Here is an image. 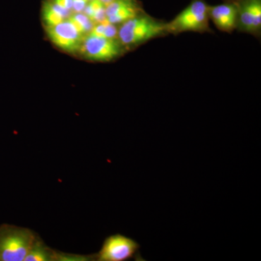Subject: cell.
Listing matches in <instances>:
<instances>
[{
    "instance_id": "6da1fadb",
    "label": "cell",
    "mask_w": 261,
    "mask_h": 261,
    "mask_svg": "<svg viewBox=\"0 0 261 261\" xmlns=\"http://www.w3.org/2000/svg\"><path fill=\"white\" fill-rule=\"evenodd\" d=\"M37 233L14 225L0 226V261H24L36 240Z\"/></svg>"
},
{
    "instance_id": "7a4b0ae2",
    "label": "cell",
    "mask_w": 261,
    "mask_h": 261,
    "mask_svg": "<svg viewBox=\"0 0 261 261\" xmlns=\"http://www.w3.org/2000/svg\"><path fill=\"white\" fill-rule=\"evenodd\" d=\"M166 23L142 13L122 24L118 40L123 47H132L166 34Z\"/></svg>"
},
{
    "instance_id": "3957f363",
    "label": "cell",
    "mask_w": 261,
    "mask_h": 261,
    "mask_svg": "<svg viewBox=\"0 0 261 261\" xmlns=\"http://www.w3.org/2000/svg\"><path fill=\"white\" fill-rule=\"evenodd\" d=\"M209 6L204 0H193L172 21L166 23V32L178 34L185 32L209 30Z\"/></svg>"
},
{
    "instance_id": "277c9868",
    "label": "cell",
    "mask_w": 261,
    "mask_h": 261,
    "mask_svg": "<svg viewBox=\"0 0 261 261\" xmlns=\"http://www.w3.org/2000/svg\"><path fill=\"white\" fill-rule=\"evenodd\" d=\"M140 245L134 239L121 233L111 235L103 242L97 253L92 255L96 261L144 260L140 255Z\"/></svg>"
},
{
    "instance_id": "5b68a950",
    "label": "cell",
    "mask_w": 261,
    "mask_h": 261,
    "mask_svg": "<svg viewBox=\"0 0 261 261\" xmlns=\"http://www.w3.org/2000/svg\"><path fill=\"white\" fill-rule=\"evenodd\" d=\"M123 46L117 39L94 37H84L80 49L87 59L94 61H109L121 56Z\"/></svg>"
},
{
    "instance_id": "8992f818",
    "label": "cell",
    "mask_w": 261,
    "mask_h": 261,
    "mask_svg": "<svg viewBox=\"0 0 261 261\" xmlns=\"http://www.w3.org/2000/svg\"><path fill=\"white\" fill-rule=\"evenodd\" d=\"M46 31L48 37L57 47L68 53L80 50L84 37L75 30L68 20L53 27H47Z\"/></svg>"
},
{
    "instance_id": "52a82bcc",
    "label": "cell",
    "mask_w": 261,
    "mask_h": 261,
    "mask_svg": "<svg viewBox=\"0 0 261 261\" xmlns=\"http://www.w3.org/2000/svg\"><path fill=\"white\" fill-rule=\"evenodd\" d=\"M237 27L244 32H258L261 27V0H239Z\"/></svg>"
},
{
    "instance_id": "ba28073f",
    "label": "cell",
    "mask_w": 261,
    "mask_h": 261,
    "mask_svg": "<svg viewBox=\"0 0 261 261\" xmlns=\"http://www.w3.org/2000/svg\"><path fill=\"white\" fill-rule=\"evenodd\" d=\"M85 261L92 260V255H70L58 252L47 246L38 236L24 261Z\"/></svg>"
},
{
    "instance_id": "9c48e42d",
    "label": "cell",
    "mask_w": 261,
    "mask_h": 261,
    "mask_svg": "<svg viewBox=\"0 0 261 261\" xmlns=\"http://www.w3.org/2000/svg\"><path fill=\"white\" fill-rule=\"evenodd\" d=\"M106 18L110 23H123L142 14V7L137 0H115L106 6Z\"/></svg>"
},
{
    "instance_id": "30bf717a",
    "label": "cell",
    "mask_w": 261,
    "mask_h": 261,
    "mask_svg": "<svg viewBox=\"0 0 261 261\" xmlns=\"http://www.w3.org/2000/svg\"><path fill=\"white\" fill-rule=\"evenodd\" d=\"M238 5L237 2L209 6V17L220 30L231 32L238 23Z\"/></svg>"
},
{
    "instance_id": "8fae6325",
    "label": "cell",
    "mask_w": 261,
    "mask_h": 261,
    "mask_svg": "<svg viewBox=\"0 0 261 261\" xmlns=\"http://www.w3.org/2000/svg\"><path fill=\"white\" fill-rule=\"evenodd\" d=\"M70 15V10L58 6L51 0H47L43 3L42 18L47 27H53L63 23Z\"/></svg>"
},
{
    "instance_id": "7c38bea8",
    "label": "cell",
    "mask_w": 261,
    "mask_h": 261,
    "mask_svg": "<svg viewBox=\"0 0 261 261\" xmlns=\"http://www.w3.org/2000/svg\"><path fill=\"white\" fill-rule=\"evenodd\" d=\"M73 16H74L75 19L78 20L79 21L82 23V25H83L86 34H89L92 28H93L94 25H95V24L90 20V18L87 17V15H84V13H75V14H73Z\"/></svg>"
},
{
    "instance_id": "4fadbf2b",
    "label": "cell",
    "mask_w": 261,
    "mask_h": 261,
    "mask_svg": "<svg viewBox=\"0 0 261 261\" xmlns=\"http://www.w3.org/2000/svg\"><path fill=\"white\" fill-rule=\"evenodd\" d=\"M118 32V29H117L115 24L108 23L106 25L104 37L110 38V39H116Z\"/></svg>"
},
{
    "instance_id": "5bb4252c",
    "label": "cell",
    "mask_w": 261,
    "mask_h": 261,
    "mask_svg": "<svg viewBox=\"0 0 261 261\" xmlns=\"http://www.w3.org/2000/svg\"><path fill=\"white\" fill-rule=\"evenodd\" d=\"M73 2V6H72V10L75 13H82L84 8L89 3V0H72Z\"/></svg>"
},
{
    "instance_id": "9a60e30c",
    "label": "cell",
    "mask_w": 261,
    "mask_h": 261,
    "mask_svg": "<svg viewBox=\"0 0 261 261\" xmlns=\"http://www.w3.org/2000/svg\"><path fill=\"white\" fill-rule=\"evenodd\" d=\"M66 20H68V21L72 24V25L74 27L77 32L80 33L81 35L83 36V37H85L86 32L85 30H84L83 25H82V23H81L78 20L75 19V17L73 16V15H70Z\"/></svg>"
},
{
    "instance_id": "2e32d148",
    "label": "cell",
    "mask_w": 261,
    "mask_h": 261,
    "mask_svg": "<svg viewBox=\"0 0 261 261\" xmlns=\"http://www.w3.org/2000/svg\"><path fill=\"white\" fill-rule=\"evenodd\" d=\"M106 25L102 23L95 24L88 34L94 36V37H105L104 34L105 30H106Z\"/></svg>"
},
{
    "instance_id": "e0dca14e",
    "label": "cell",
    "mask_w": 261,
    "mask_h": 261,
    "mask_svg": "<svg viewBox=\"0 0 261 261\" xmlns=\"http://www.w3.org/2000/svg\"><path fill=\"white\" fill-rule=\"evenodd\" d=\"M100 1L106 6V5L110 4V3H112V2L115 1V0H100Z\"/></svg>"
},
{
    "instance_id": "ac0fdd59",
    "label": "cell",
    "mask_w": 261,
    "mask_h": 261,
    "mask_svg": "<svg viewBox=\"0 0 261 261\" xmlns=\"http://www.w3.org/2000/svg\"><path fill=\"white\" fill-rule=\"evenodd\" d=\"M239 0H233V2H238Z\"/></svg>"
},
{
    "instance_id": "d6986e66",
    "label": "cell",
    "mask_w": 261,
    "mask_h": 261,
    "mask_svg": "<svg viewBox=\"0 0 261 261\" xmlns=\"http://www.w3.org/2000/svg\"><path fill=\"white\" fill-rule=\"evenodd\" d=\"M89 1H91V0H89Z\"/></svg>"
}]
</instances>
